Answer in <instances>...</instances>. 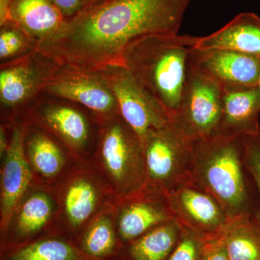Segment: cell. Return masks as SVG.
Masks as SVG:
<instances>
[{"label":"cell","instance_id":"obj_1","mask_svg":"<svg viewBox=\"0 0 260 260\" xmlns=\"http://www.w3.org/2000/svg\"><path fill=\"white\" fill-rule=\"evenodd\" d=\"M191 0H99L66 19L36 49L59 64L99 70L122 65L129 44L151 35L179 34Z\"/></svg>","mask_w":260,"mask_h":260},{"label":"cell","instance_id":"obj_2","mask_svg":"<svg viewBox=\"0 0 260 260\" xmlns=\"http://www.w3.org/2000/svg\"><path fill=\"white\" fill-rule=\"evenodd\" d=\"M244 137L221 133L193 141L192 180L216 199L230 221L257 211L255 184L244 160Z\"/></svg>","mask_w":260,"mask_h":260},{"label":"cell","instance_id":"obj_3","mask_svg":"<svg viewBox=\"0 0 260 260\" xmlns=\"http://www.w3.org/2000/svg\"><path fill=\"white\" fill-rule=\"evenodd\" d=\"M194 37L151 35L129 44L122 65L167 110L177 114L188 70V59Z\"/></svg>","mask_w":260,"mask_h":260},{"label":"cell","instance_id":"obj_4","mask_svg":"<svg viewBox=\"0 0 260 260\" xmlns=\"http://www.w3.org/2000/svg\"><path fill=\"white\" fill-rule=\"evenodd\" d=\"M89 164L116 201L137 194L148 186L143 145L119 115L99 124Z\"/></svg>","mask_w":260,"mask_h":260},{"label":"cell","instance_id":"obj_5","mask_svg":"<svg viewBox=\"0 0 260 260\" xmlns=\"http://www.w3.org/2000/svg\"><path fill=\"white\" fill-rule=\"evenodd\" d=\"M59 231L80 236L92 219L116 198L102 178L86 162H78L54 187Z\"/></svg>","mask_w":260,"mask_h":260},{"label":"cell","instance_id":"obj_6","mask_svg":"<svg viewBox=\"0 0 260 260\" xmlns=\"http://www.w3.org/2000/svg\"><path fill=\"white\" fill-rule=\"evenodd\" d=\"M59 100L37 99L20 117L54 136L78 161L89 164L100 123L88 112Z\"/></svg>","mask_w":260,"mask_h":260},{"label":"cell","instance_id":"obj_7","mask_svg":"<svg viewBox=\"0 0 260 260\" xmlns=\"http://www.w3.org/2000/svg\"><path fill=\"white\" fill-rule=\"evenodd\" d=\"M143 148L148 186L168 194L192 180L193 140L172 119Z\"/></svg>","mask_w":260,"mask_h":260},{"label":"cell","instance_id":"obj_8","mask_svg":"<svg viewBox=\"0 0 260 260\" xmlns=\"http://www.w3.org/2000/svg\"><path fill=\"white\" fill-rule=\"evenodd\" d=\"M96 72L114 93L119 116L138 135L142 145L151 133L170 123L172 118L167 110L124 65H113Z\"/></svg>","mask_w":260,"mask_h":260},{"label":"cell","instance_id":"obj_9","mask_svg":"<svg viewBox=\"0 0 260 260\" xmlns=\"http://www.w3.org/2000/svg\"><path fill=\"white\" fill-rule=\"evenodd\" d=\"M223 89L188 64L180 107L173 121L193 141L221 134Z\"/></svg>","mask_w":260,"mask_h":260},{"label":"cell","instance_id":"obj_10","mask_svg":"<svg viewBox=\"0 0 260 260\" xmlns=\"http://www.w3.org/2000/svg\"><path fill=\"white\" fill-rule=\"evenodd\" d=\"M42 93L81 106L99 123L119 115L114 93L94 70L59 64Z\"/></svg>","mask_w":260,"mask_h":260},{"label":"cell","instance_id":"obj_11","mask_svg":"<svg viewBox=\"0 0 260 260\" xmlns=\"http://www.w3.org/2000/svg\"><path fill=\"white\" fill-rule=\"evenodd\" d=\"M58 66L55 61L37 49L1 64L0 102L7 121L20 117L21 109L26 110V106L37 100L35 98L42 93Z\"/></svg>","mask_w":260,"mask_h":260},{"label":"cell","instance_id":"obj_12","mask_svg":"<svg viewBox=\"0 0 260 260\" xmlns=\"http://www.w3.org/2000/svg\"><path fill=\"white\" fill-rule=\"evenodd\" d=\"M9 122L11 124L9 148L1 160L0 172V229L3 234L15 208L36 184L24 148L25 121L20 117Z\"/></svg>","mask_w":260,"mask_h":260},{"label":"cell","instance_id":"obj_13","mask_svg":"<svg viewBox=\"0 0 260 260\" xmlns=\"http://www.w3.org/2000/svg\"><path fill=\"white\" fill-rule=\"evenodd\" d=\"M188 64L223 90L258 86L260 56L229 49L191 48Z\"/></svg>","mask_w":260,"mask_h":260},{"label":"cell","instance_id":"obj_14","mask_svg":"<svg viewBox=\"0 0 260 260\" xmlns=\"http://www.w3.org/2000/svg\"><path fill=\"white\" fill-rule=\"evenodd\" d=\"M176 220L200 237H216L230 220L220 203L191 180L167 194Z\"/></svg>","mask_w":260,"mask_h":260},{"label":"cell","instance_id":"obj_15","mask_svg":"<svg viewBox=\"0 0 260 260\" xmlns=\"http://www.w3.org/2000/svg\"><path fill=\"white\" fill-rule=\"evenodd\" d=\"M174 220L167 194L150 186L116 201V229L123 242H133L154 228Z\"/></svg>","mask_w":260,"mask_h":260},{"label":"cell","instance_id":"obj_16","mask_svg":"<svg viewBox=\"0 0 260 260\" xmlns=\"http://www.w3.org/2000/svg\"><path fill=\"white\" fill-rule=\"evenodd\" d=\"M24 121V148L36 184L54 188L80 162L54 136L39 126Z\"/></svg>","mask_w":260,"mask_h":260},{"label":"cell","instance_id":"obj_17","mask_svg":"<svg viewBox=\"0 0 260 260\" xmlns=\"http://www.w3.org/2000/svg\"><path fill=\"white\" fill-rule=\"evenodd\" d=\"M48 231L59 232L57 200L54 188L36 184L15 208L3 234L21 242Z\"/></svg>","mask_w":260,"mask_h":260},{"label":"cell","instance_id":"obj_18","mask_svg":"<svg viewBox=\"0 0 260 260\" xmlns=\"http://www.w3.org/2000/svg\"><path fill=\"white\" fill-rule=\"evenodd\" d=\"M193 48L229 49L260 56V18L255 13H240L217 31L194 37Z\"/></svg>","mask_w":260,"mask_h":260},{"label":"cell","instance_id":"obj_19","mask_svg":"<svg viewBox=\"0 0 260 260\" xmlns=\"http://www.w3.org/2000/svg\"><path fill=\"white\" fill-rule=\"evenodd\" d=\"M259 87L223 90L222 133L254 136L260 134Z\"/></svg>","mask_w":260,"mask_h":260},{"label":"cell","instance_id":"obj_20","mask_svg":"<svg viewBox=\"0 0 260 260\" xmlns=\"http://www.w3.org/2000/svg\"><path fill=\"white\" fill-rule=\"evenodd\" d=\"M7 20L39 43L57 32L66 18L53 0H11L4 21Z\"/></svg>","mask_w":260,"mask_h":260},{"label":"cell","instance_id":"obj_21","mask_svg":"<svg viewBox=\"0 0 260 260\" xmlns=\"http://www.w3.org/2000/svg\"><path fill=\"white\" fill-rule=\"evenodd\" d=\"M116 203L95 215L80 234V249L87 255L102 259L115 251L119 239L116 229Z\"/></svg>","mask_w":260,"mask_h":260},{"label":"cell","instance_id":"obj_22","mask_svg":"<svg viewBox=\"0 0 260 260\" xmlns=\"http://www.w3.org/2000/svg\"><path fill=\"white\" fill-rule=\"evenodd\" d=\"M221 238L230 260H260V223L255 215L229 222Z\"/></svg>","mask_w":260,"mask_h":260},{"label":"cell","instance_id":"obj_23","mask_svg":"<svg viewBox=\"0 0 260 260\" xmlns=\"http://www.w3.org/2000/svg\"><path fill=\"white\" fill-rule=\"evenodd\" d=\"M182 226L177 220L154 228L132 242L133 260H167L177 245Z\"/></svg>","mask_w":260,"mask_h":260},{"label":"cell","instance_id":"obj_24","mask_svg":"<svg viewBox=\"0 0 260 260\" xmlns=\"http://www.w3.org/2000/svg\"><path fill=\"white\" fill-rule=\"evenodd\" d=\"M64 239L49 237L19 246L6 260H93Z\"/></svg>","mask_w":260,"mask_h":260},{"label":"cell","instance_id":"obj_25","mask_svg":"<svg viewBox=\"0 0 260 260\" xmlns=\"http://www.w3.org/2000/svg\"><path fill=\"white\" fill-rule=\"evenodd\" d=\"M37 42L16 24L7 20L0 23L1 64L15 60L34 51Z\"/></svg>","mask_w":260,"mask_h":260},{"label":"cell","instance_id":"obj_26","mask_svg":"<svg viewBox=\"0 0 260 260\" xmlns=\"http://www.w3.org/2000/svg\"><path fill=\"white\" fill-rule=\"evenodd\" d=\"M205 240V238L182 226L177 245L167 260H201Z\"/></svg>","mask_w":260,"mask_h":260},{"label":"cell","instance_id":"obj_27","mask_svg":"<svg viewBox=\"0 0 260 260\" xmlns=\"http://www.w3.org/2000/svg\"><path fill=\"white\" fill-rule=\"evenodd\" d=\"M244 146L245 165L255 184L259 198L255 217L260 223V134L244 137Z\"/></svg>","mask_w":260,"mask_h":260},{"label":"cell","instance_id":"obj_28","mask_svg":"<svg viewBox=\"0 0 260 260\" xmlns=\"http://www.w3.org/2000/svg\"><path fill=\"white\" fill-rule=\"evenodd\" d=\"M201 260H230L221 234L205 239Z\"/></svg>","mask_w":260,"mask_h":260},{"label":"cell","instance_id":"obj_29","mask_svg":"<svg viewBox=\"0 0 260 260\" xmlns=\"http://www.w3.org/2000/svg\"><path fill=\"white\" fill-rule=\"evenodd\" d=\"M65 18H72L88 5V0H53Z\"/></svg>","mask_w":260,"mask_h":260},{"label":"cell","instance_id":"obj_30","mask_svg":"<svg viewBox=\"0 0 260 260\" xmlns=\"http://www.w3.org/2000/svg\"><path fill=\"white\" fill-rule=\"evenodd\" d=\"M10 1L11 0H0V23L4 21Z\"/></svg>","mask_w":260,"mask_h":260},{"label":"cell","instance_id":"obj_31","mask_svg":"<svg viewBox=\"0 0 260 260\" xmlns=\"http://www.w3.org/2000/svg\"><path fill=\"white\" fill-rule=\"evenodd\" d=\"M99 1V0H88V5L90 4V3H95V2Z\"/></svg>","mask_w":260,"mask_h":260},{"label":"cell","instance_id":"obj_32","mask_svg":"<svg viewBox=\"0 0 260 260\" xmlns=\"http://www.w3.org/2000/svg\"><path fill=\"white\" fill-rule=\"evenodd\" d=\"M258 87H259V88L260 90V75H259V82H258Z\"/></svg>","mask_w":260,"mask_h":260}]
</instances>
